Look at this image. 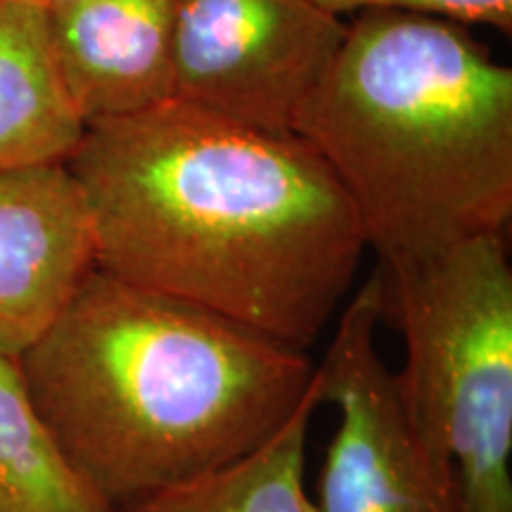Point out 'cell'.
Instances as JSON below:
<instances>
[{
    "instance_id": "obj_1",
    "label": "cell",
    "mask_w": 512,
    "mask_h": 512,
    "mask_svg": "<svg viewBox=\"0 0 512 512\" xmlns=\"http://www.w3.org/2000/svg\"><path fill=\"white\" fill-rule=\"evenodd\" d=\"M95 268L309 351L368 252L354 204L299 136L169 100L86 126L67 162Z\"/></svg>"
},
{
    "instance_id": "obj_2",
    "label": "cell",
    "mask_w": 512,
    "mask_h": 512,
    "mask_svg": "<svg viewBox=\"0 0 512 512\" xmlns=\"http://www.w3.org/2000/svg\"><path fill=\"white\" fill-rule=\"evenodd\" d=\"M17 361L62 456L112 510L254 451L316 375L309 351L100 268Z\"/></svg>"
},
{
    "instance_id": "obj_3",
    "label": "cell",
    "mask_w": 512,
    "mask_h": 512,
    "mask_svg": "<svg viewBox=\"0 0 512 512\" xmlns=\"http://www.w3.org/2000/svg\"><path fill=\"white\" fill-rule=\"evenodd\" d=\"M294 136L342 185L377 264L425 259L512 216V69L465 24L349 15Z\"/></svg>"
},
{
    "instance_id": "obj_4",
    "label": "cell",
    "mask_w": 512,
    "mask_h": 512,
    "mask_svg": "<svg viewBox=\"0 0 512 512\" xmlns=\"http://www.w3.org/2000/svg\"><path fill=\"white\" fill-rule=\"evenodd\" d=\"M382 325L401 335L396 380L460 512H512V266L505 233L377 264Z\"/></svg>"
},
{
    "instance_id": "obj_5",
    "label": "cell",
    "mask_w": 512,
    "mask_h": 512,
    "mask_svg": "<svg viewBox=\"0 0 512 512\" xmlns=\"http://www.w3.org/2000/svg\"><path fill=\"white\" fill-rule=\"evenodd\" d=\"M382 280L344 302L316 361L320 399L337 411L316 486L318 512H460L456 484L418 437L396 370L382 358Z\"/></svg>"
},
{
    "instance_id": "obj_6",
    "label": "cell",
    "mask_w": 512,
    "mask_h": 512,
    "mask_svg": "<svg viewBox=\"0 0 512 512\" xmlns=\"http://www.w3.org/2000/svg\"><path fill=\"white\" fill-rule=\"evenodd\" d=\"M347 27L316 0H174L171 100L292 136Z\"/></svg>"
},
{
    "instance_id": "obj_7",
    "label": "cell",
    "mask_w": 512,
    "mask_h": 512,
    "mask_svg": "<svg viewBox=\"0 0 512 512\" xmlns=\"http://www.w3.org/2000/svg\"><path fill=\"white\" fill-rule=\"evenodd\" d=\"M93 268L91 219L69 166L0 169V354L22 356Z\"/></svg>"
},
{
    "instance_id": "obj_8",
    "label": "cell",
    "mask_w": 512,
    "mask_h": 512,
    "mask_svg": "<svg viewBox=\"0 0 512 512\" xmlns=\"http://www.w3.org/2000/svg\"><path fill=\"white\" fill-rule=\"evenodd\" d=\"M46 17L62 86L86 126L174 98V0H57Z\"/></svg>"
},
{
    "instance_id": "obj_9",
    "label": "cell",
    "mask_w": 512,
    "mask_h": 512,
    "mask_svg": "<svg viewBox=\"0 0 512 512\" xmlns=\"http://www.w3.org/2000/svg\"><path fill=\"white\" fill-rule=\"evenodd\" d=\"M83 133L57 72L46 8L0 0V169L67 164Z\"/></svg>"
},
{
    "instance_id": "obj_10",
    "label": "cell",
    "mask_w": 512,
    "mask_h": 512,
    "mask_svg": "<svg viewBox=\"0 0 512 512\" xmlns=\"http://www.w3.org/2000/svg\"><path fill=\"white\" fill-rule=\"evenodd\" d=\"M320 399L318 370L283 425L245 456L119 505L114 512H318L306 491V446Z\"/></svg>"
},
{
    "instance_id": "obj_11",
    "label": "cell",
    "mask_w": 512,
    "mask_h": 512,
    "mask_svg": "<svg viewBox=\"0 0 512 512\" xmlns=\"http://www.w3.org/2000/svg\"><path fill=\"white\" fill-rule=\"evenodd\" d=\"M0 512H114L62 456L17 358L0 354Z\"/></svg>"
},
{
    "instance_id": "obj_12",
    "label": "cell",
    "mask_w": 512,
    "mask_h": 512,
    "mask_svg": "<svg viewBox=\"0 0 512 512\" xmlns=\"http://www.w3.org/2000/svg\"><path fill=\"white\" fill-rule=\"evenodd\" d=\"M361 10H408L453 19L458 24H486L512 34V0H337L335 15L349 17Z\"/></svg>"
},
{
    "instance_id": "obj_13",
    "label": "cell",
    "mask_w": 512,
    "mask_h": 512,
    "mask_svg": "<svg viewBox=\"0 0 512 512\" xmlns=\"http://www.w3.org/2000/svg\"><path fill=\"white\" fill-rule=\"evenodd\" d=\"M316 3H318V5H323L325 10H330V12H332V5H335L337 0H316Z\"/></svg>"
},
{
    "instance_id": "obj_14",
    "label": "cell",
    "mask_w": 512,
    "mask_h": 512,
    "mask_svg": "<svg viewBox=\"0 0 512 512\" xmlns=\"http://www.w3.org/2000/svg\"><path fill=\"white\" fill-rule=\"evenodd\" d=\"M29 3H36V5H43V8H48V5L57 3V0H29Z\"/></svg>"
}]
</instances>
